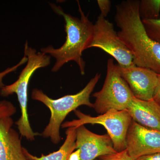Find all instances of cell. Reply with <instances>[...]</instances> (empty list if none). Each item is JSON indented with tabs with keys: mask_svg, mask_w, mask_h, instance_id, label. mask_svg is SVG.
I'll return each mask as SVG.
<instances>
[{
	"mask_svg": "<svg viewBox=\"0 0 160 160\" xmlns=\"http://www.w3.org/2000/svg\"><path fill=\"white\" fill-rule=\"evenodd\" d=\"M135 160H160V153L143 156Z\"/></svg>",
	"mask_w": 160,
	"mask_h": 160,
	"instance_id": "obj_20",
	"label": "cell"
},
{
	"mask_svg": "<svg viewBox=\"0 0 160 160\" xmlns=\"http://www.w3.org/2000/svg\"><path fill=\"white\" fill-rule=\"evenodd\" d=\"M101 77L100 73H97L79 92L67 95L58 99H52L40 89H33L31 95L32 99L42 102L51 112L49 124L42 133L44 137L49 138L52 142L58 144L61 140L60 126L67 115L80 106H86L92 108L93 103L90 102V95Z\"/></svg>",
	"mask_w": 160,
	"mask_h": 160,
	"instance_id": "obj_3",
	"label": "cell"
},
{
	"mask_svg": "<svg viewBox=\"0 0 160 160\" xmlns=\"http://www.w3.org/2000/svg\"><path fill=\"white\" fill-rule=\"evenodd\" d=\"M27 61H28V58H27V57L24 55V57L22 58V59L18 63L17 65L13 66V67H12L11 68H7L4 71L0 72V89H2L3 87L5 86V85L3 83V79L6 75L9 74V73L15 71L21 65L27 62Z\"/></svg>",
	"mask_w": 160,
	"mask_h": 160,
	"instance_id": "obj_18",
	"label": "cell"
},
{
	"mask_svg": "<svg viewBox=\"0 0 160 160\" xmlns=\"http://www.w3.org/2000/svg\"><path fill=\"white\" fill-rule=\"evenodd\" d=\"M118 67L121 76L128 84L135 98L144 101L153 99L158 74L151 69L135 65L126 68Z\"/></svg>",
	"mask_w": 160,
	"mask_h": 160,
	"instance_id": "obj_9",
	"label": "cell"
},
{
	"mask_svg": "<svg viewBox=\"0 0 160 160\" xmlns=\"http://www.w3.org/2000/svg\"><path fill=\"white\" fill-rule=\"evenodd\" d=\"M56 13L62 16L65 21L66 40L62 46L55 49L52 46L41 48V52L50 55L56 59L52 71L57 72L66 63L73 61L77 64L82 75L85 74L86 62L82 58L84 50L89 49L92 39L93 24L83 12L78 3L80 18L67 14L60 6L49 3Z\"/></svg>",
	"mask_w": 160,
	"mask_h": 160,
	"instance_id": "obj_2",
	"label": "cell"
},
{
	"mask_svg": "<svg viewBox=\"0 0 160 160\" xmlns=\"http://www.w3.org/2000/svg\"><path fill=\"white\" fill-rule=\"evenodd\" d=\"M97 3L101 11L100 14L106 18L111 9V1L109 0H98Z\"/></svg>",
	"mask_w": 160,
	"mask_h": 160,
	"instance_id": "obj_19",
	"label": "cell"
},
{
	"mask_svg": "<svg viewBox=\"0 0 160 160\" xmlns=\"http://www.w3.org/2000/svg\"><path fill=\"white\" fill-rule=\"evenodd\" d=\"M126 149L132 158L160 153V131L141 126L132 120L126 137Z\"/></svg>",
	"mask_w": 160,
	"mask_h": 160,
	"instance_id": "obj_8",
	"label": "cell"
},
{
	"mask_svg": "<svg viewBox=\"0 0 160 160\" xmlns=\"http://www.w3.org/2000/svg\"><path fill=\"white\" fill-rule=\"evenodd\" d=\"M100 158L101 160H134L129 156L126 149L113 154L103 156Z\"/></svg>",
	"mask_w": 160,
	"mask_h": 160,
	"instance_id": "obj_17",
	"label": "cell"
},
{
	"mask_svg": "<svg viewBox=\"0 0 160 160\" xmlns=\"http://www.w3.org/2000/svg\"><path fill=\"white\" fill-rule=\"evenodd\" d=\"M74 112L78 119L65 122L62 124V128H77L86 124L101 125L107 130L117 152L126 149V137L132 121L127 110H111L97 117H92L76 109Z\"/></svg>",
	"mask_w": 160,
	"mask_h": 160,
	"instance_id": "obj_6",
	"label": "cell"
},
{
	"mask_svg": "<svg viewBox=\"0 0 160 160\" xmlns=\"http://www.w3.org/2000/svg\"><path fill=\"white\" fill-rule=\"evenodd\" d=\"M127 110L136 122L160 131V104L154 99L144 101L134 97Z\"/></svg>",
	"mask_w": 160,
	"mask_h": 160,
	"instance_id": "obj_12",
	"label": "cell"
},
{
	"mask_svg": "<svg viewBox=\"0 0 160 160\" xmlns=\"http://www.w3.org/2000/svg\"><path fill=\"white\" fill-rule=\"evenodd\" d=\"M142 20L149 38L160 44V19Z\"/></svg>",
	"mask_w": 160,
	"mask_h": 160,
	"instance_id": "obj_15",
	"label": "cell"
},
{
	"mask_svg": "<svg viewBox=\"0 0 160 160\" xmlns=\"http://www.w3.org/2000/svg\"><path fill=\"white\" fill-rule=\"evenodd\" d=\"M102 49L116 60L122 68L134 66L133 58L129 49L120 40L112 23L100 14L93 24L92 39L89 48Z\"/></svg>",
	"mask_w": 160,
	"mask_h": 160,
	"instance_id": "obj_7",
	"label": "cell"
},
{
	"mask_svg": "<svg viewBox=\"0 0 160 160\" xmlns=\"http://www.w3.org/2000/svg\"><path fill=\"white\" fill-rule=\"evenodd\" d=\"M138 10L142 20L158 19L160 0H141L139 4Z\"/></svg>",
	"mask_w": 160,
	"mask_h": 160,
	"instance_id": "obj_14",
	"label": "cell"
},
{
	"mask_svg": "<svg viewBox=\"0 0 160 160\" xmlns=\"http://www.w3.org/2000/svg\"><path fill=\"white\" fill-rule=\"evenodd\" d=\"M66 138L62 146L57 151L47 155H42L41 157L32 155L24 149V152L27 159L31 160H68L69 156L76 149L77 128H68L66 131Z\"/></svg>",
	"mask_w": 160,
	"mask_h": 160,
	"instance_id": "obj_13",
	"label": "cell"
},
{
	"mask_svg": "<svg viewBox=\"0 0 160 160\" xmlns=\"http://www.w3.org/2000/svg\"></svg>",
	"mask_w": 160,
	"mask_h": 160,
	"instance_id": "obj_23",
	"label": "cell"
},
{
	"mask_svg": "<svg viewBox=\"0 0 160 160\" xmlns=\"http://www.w3.org/2000/svg\"><path fill=\"white\" fill-rule=\"evenodd\" d=\"M25 55L27 57V65L21 72L18 79L11 85L5 86L1 89L0 93L7 97L15 93L18 97L21 110L19 119L16 122L20 134L27 139L33 141L37 135L32 129L29 123L28 112V88L29 80L34 72L50 64V56L44 52H37L35 49L28 46L26 42L24 49Z\"/></svg>",
	"mask_w": 160,
	"mask_h": 160,
	"instance_id": "obj_4",
	"label": "cell"
},
{
	"mask_svg": "<svg viewBox=\"0 0 160 160\" xmlns=\"http://www.w3.org/2000/svg\"><path fill=\"white\" fill-rule=\"evenodd\" d=\"M138 0H126L116 6L118 35L132 54L135 66L160 74V44L149 38L139 13Z\"/></svg>",
	"mask_w": 160,
	"mask_h": 160,
	"instance_id": "obj_1",
	"label": "cell"
},
{
	"mask_svg": "<svg viewBox=\"0 0 160 160\" xmlns=\"http://www.w3.org/2000/svg\"><path fill=\"white\" fill-rule=\"evenodd\" d=\"M76 146V149L80 150V160H95L117 152L109 135L96 134L84 125L77 128Z\"/></svg>",
	"mask_w": 160,
	"mask_h": 160,
	"instance_id": "obj_10",
	"label": "cell"
},
{
	"mask_svg": "<svg viewBox=\"0 0 160 160\" xmlns=\"http://www.w3.org/2000/svg\"><path fill=\"white\" fill-rule=\"evenodd\" d=\"M92 97L95 98L92 108L101 114L111 110H127L134 98L113 59L107 61V72L102 88L93 93Z\"/></svg>",
	"mask_w": 160,
	"mask_h": 160,
	"instance_id": "obj_5",
	"label": "cell"
},
{
	"mask_svg": "<svg viewBox=\"0 0 160 160\" xmlns=\"http://www.w3.org/2000/svg\"><path fill=\"white\" fill-rule=\"evenodd\" d=\"M68 160H80V150L77 149L76 151L73 152L69 156Z\"/></svg>",
	"mask_w": 160,
	"mask_h": 160,
	"instance_id": "obj_22",
	"label": "cell"
},
{
	"mask_svg": "<svg viewBox=\"0 0 160 160\" xmlns=\"http://www.w3.org/2000/svg\"><path fill=\"white\" fill-rule=\"evenodd\" d=\"M153 99L160 104V74H159L158 81L153 96Z\"/></svg>",
	"mask_w": 160,
	"mask_h": 160,
	"instance_id": "obj_21",
	"label": "cell"
},
{
	"mask_svg": "<svg viewBox=\"0 0 160 160\" xmlns=\"http://www.w3.org/2000/svg\"><path fill=\"white\" fill-rule=\"evenodd\" d=\"M16 112V109L14 105L9 101L0 102V118L6 117H11Z\"/></svg>",
	"mask_w": 160,
	"mask_h": 160,
	"instance_id": "obj_16",
	"label": "cell"
},
{
	"mask_svg": "<svg viewBox=\"0 0 160 160\" xmlns=\"http://www.w3.org/2000/svg\"><path fill=\"white\" fill-rule=\"evenodd\" d=\"M11 117L0 118V160H28Z\"/></svg>",
	"mask_w": 160,
	"mask_h": 160,
	"instance_id": "obj_11",
	"label": "cell"
}]
</instances>
